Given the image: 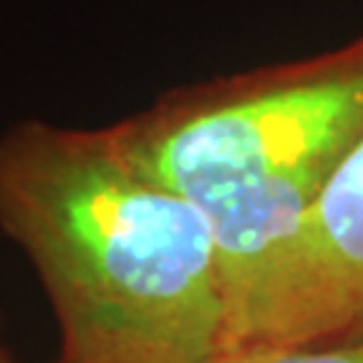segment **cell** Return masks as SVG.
<instances>
[{"instance_id":"5b68a950","label":"cell","mask_w":363,"mask_h":363,"mask_svg":"<svg viewBox=\"0 0 363 363\" xmlns=\"http://www.w3.org/2000/svg\"><path fill=\"white\" fill-rule=\"evenodd\" d=\"M0 363H13V358H9V352L3 350V345H0Z\"/></svg>"},{"instance_id":"7a4b0ae2","label":"cell","mask_w":363,"mask_h":363,"mask_svg":"<svg viewBox=\"0 0 363 363\" xmlns=\"http://www.w3.org/2000/svg\"><path fill=\"white\" fill-rule=\"evenodd\" d=\"M111 132L208 223L226 350L274 347L301 229L363 145V35L307 60L172 89Z\"/></svg>"},{"instance_id":"3957f363","label":"cell","mask_w":363,"mask_h":363,"mask_svg":"<svg viewBox=\"0 0 363 363\" xmlns=\"http://www.w3.org/2000/svg\"><path fill=\"white\" fill-rule=\"evenodd\" d=\"M363 342V145L301 229L274 347Z\"/></svg>"},{"instance_id":"6da1fadb","label":"cell","mask_w":363,"mask_h":363,"mask_svg":"<svg viewBox=\"0 0 363 363\" xmlns=\"http://www.w3.org/2000/svg\"><path fill=\"white\" fill-rule=\"evenodd\" d=\"M0 229L33 261L60 363H205L226 350L208 223L105 130L22 121L0 135Z\"/></svg>"},{"instance_id":"277c9868","label":"cell","mask_w":363,"mask_h":363,"mask_svg":"<svg viewBox=\"0 0 363 363\" xmlns=\"http://www.w3.org/2000/svg\"><path fill=\"white\" fill-rule=\"evenodd\" d=\"M205 363H363V342L312 347H247L223 350Z\"/></svg>"}]
</instances>
